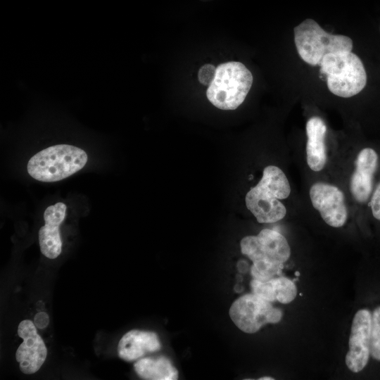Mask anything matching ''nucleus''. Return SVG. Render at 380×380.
<instances>
[{
  "instance_id": "1",
  "label": "nucleus",
  "mask_w": 380,
  "mask_h": 380,
  "mask_svg": "<svg viewBox=\"0 0 380 380\" xmlns=\"http://www.w3.org/2000/svg\"><path fill=\"white\" fill-rule=\"evenodd\" d=\"M241 251L252 262L253 279L267 281L279 274L291 255L286 238L279 232L264 229L257 236H247L240 243Z\"/></svg>"
},
{
  "instance_id": "2",
  "label": "nucleus",
  "mask_w": 380,
  "mask_h": 380,
  "mask_svg": "<svg viewBox=\"0 0 380 380\" xmlns=\"http://www.w3.org/2000/svg\"><path fill=\"white\" fill-rule=\"evenodd\" d=\"M87 160L84 150L72 145L58 144L33 156L27 163V170L38 181L53 182L78 172L84 167Z\"/></svg>"
},
{
  "instance_id": "3",
  "label": "nucleus",
  "mask_w": 380,
  "mask_h": 380,
  "mask_svg": "<svg viewBox=\"0 0 380 380\" xmlns=\"http://www.w3.org/2000/svg\"><path fill=\"white\" fill-rule=\"evenodd\" d=\"M321 73L327 75L329 91L349 98L360 93L367 84V73L361 59L351 51H339L324 56Z\"/></svg>"
},
{
  "instance_id": "4",
  "label": "nucleus",
  "mask_w": 380,
  "mask_h": 380,
  "mask_svg": "<svg viewBox=\"0 0 380 380\" xmlns=\"http://www.w3.org/2000/svg\"><path fill=\"white\" fill-rule=\"evenodd\" d=\"M253 84L251 71L241 63L229 61L216 68L213 81L206 96L210 102L221 110H234L245 100Z\"/></svg>"
},
{
  "instance_id": "5",
  "label": "nucleus",
  "mask_w": 380,
  "mask_h": 380,
  "mask_svg": "<svg viewBox=\"0 0 380 380\" xmlns=\"http://www.w3.org/2000/svg\"><path fill=\"white\" fill-rule=\"evenodd\" d=\"M293 32L299 56L311 65H319L328 53L351 51L353 49V41L349 37L329 34L310 18L296 26Z\"/></svg>"
},
{
  "instance_id": "6",
  "label": "nucleus",
  "mask_w": 380,
  "mask_h": 380,
  "mask_svg": "<svg viewBox=\"0 0 380 380\" xmlns=\"http://www.w3.org/2000/svg\"><path fill=\"white\" fill-rule=\"evenodd\" d=\"M282 311L274 308L271 302L254 293L246 294L236 299L229 309V316L242 331L253 334L263 325L278 323Z\"/></svg>"
},
{
  "instance_id": "7",
  "label": "nucleus",
  "mask_w": 380,
  "mask_h": 380,
  "mask_svg": "<svg viewBox=\"0 0 380 380\" xmlns=\"http://www.w3.org/2000/svg\"><path fill=\"white\" fill-rule=\"evenodd\" d=\"M309 194L312 206L326 224L336 228L344 225L348 209L344 194L339 188L325 182H316L311 186Z\"/></svg>"
},
{
  "instance_id": "8",
  "label": "nucleus",
  "mask_w": 380,
  "mask_h": 380,
  "mask_svg": "<svg viewBox=\"0 0 380 380\" xmlns=\"http://www.w3.org/2000/svg\"><path fill=\"white\" fill-rule=\"evenodd\" d=\"M372 313L369 310H359L354 315L348 341L346 364L353 372H361L370 356Z\"/></svg>"
},
{
  "instance_id": "9",
  "label": "nucleus",
  "mask_w": 380,
  "mask_h": 380,
  "mask_svg": "<svg viewBox=\"0 0 380 380\" xmlns=\"http://www.w3.org/2000/svg\"><path fill=\"white\" fill-rule=\"evenodd\" d=\"M18 336L23 339L15 353V358L24 374H31L37 372L44 362L47 349L36 326L29 319L22 321L18 328Z\"/></svg>"
},
{
  "instance_id": "10",
  "label": "nucleus",
  "mask_w": 380,
  "mask_h": 380,
  "mask_svg": "<svg viewBox=\"0 0 380 380\" xmlns=\"http://www.w3.org/2000/svg\"><path fill=\"white\" fill-rule=\"evenodd\" d=\"M245 201L259 223H274L282 220L286 214L285 205L276 194L258 184L247 192Z\"/></svg>"
},
{
  "instance_id": "11",
  "label": "nucleus",
  "mask_w": 380,
  "mask_h": 380,
  "mask_svg": "<svg viewBox=\"0 0 380 380\" xmlns=\"http://www.w3.org/2000/svg\"><path fill=\"white\" fill-rule=\"evenodd\" d=\"M377 165L378 155L374 149L365 148L357 154L350 181V190L357 202L364 203L369 199Z\"/></svg>"
},
{
  "instance_id": "12",
  "label": "nucleus",
  "mask_w": 380,
  "mask_h": 380,
  "mask_svg": "<svg viewBox=\"0 0 380 380\" xmlns=\"http://www.w3.org/2000/svg\"><path fill=\"white\" fill-rule=\"evenodd\" d=\"M66 205L61 202L49 205L44 213L45 224L39 231V242L42 253L48 258H57L62 250L59 226L66 214Z\"/></svg>"
},
{
  "instance_id": "13",
  "label": "nucleus",
  "mask_w": 380,
  "mask_h": 380,
  "mask_svg": "<svg viewBox=\"0 0 380 380\" xmlns=\"http://www.w3.org/2000/svg\"><path fill=\"white\" fill-rule=\"evenodd\" d=\"M327 126L317 116L310 118L306 123V160L314 172L321 171L327 163L325 136Z\"/></svg>"
},
{
  "instance_id": "14",
  "label": "nucleus",
  "mask_w": 380,
  "mask_h": 380,
  "mask_svg": "<svg viewBox=\"0 0 380 380\" xmlns=\"http://www.w3.org/2000/svg\"><path fill=\"white\" fill-rule=\"evenodd\" d=\"M160 347V342L156 333L132 330L127 332L120 340L118 353L120 358L132 361L147 353L158 351Z\"/></svg>"
},
{
  "instance_id": "15",
  "label": "nucleus",
  "mask_w": 380,
  "mask_h": 380,
  "mask_svg": "<svg viewBox=\"0 0 380 380\" xmlns=\"http://www.w3.org/2000/svg\"><path fill=\"white\" fill-rule=\"evenodd\" d=\"M253 293L270 302L275 300L283 304L292 302L297 289L293 280L284 277H274L267 281L253 279L251 281Z\"/></svg>"
},
{
  "instance_id": "16",
  "label": "nucleus",
  "mask_w": 380,
  "mask_h": 380,
  "mask_svg": "<svg viewBox=\"0 0 380 380\" xmlns=\"http://www.w3.org/2000/svg\"><path fill=\"white\" fill-rule=\"evenodd\" d=\"M137 374L148 380H175L178 372L170 360L164 356L145 357L137 361L134 365Z\"/></svg>"
},
{
  "instance_id": "17",
  "label": "nucleus",
  "mask_w": 380,
  "mask_h": 380,
  "mask_svg": "<svg viewBox=\"0 0 380 380\" xmlns=\"http://www.w3.org/2000/svg\"><path fill=\"white\" fill-rule=\"evenodd\" d=\"M258 184L273 191L279 200L288 198L291 194V186L286 175L274 165L265 167Z\"/></svg>"
},
{
  "instance_id": "18",
  "label": "nucleus",
  "mask_w": 380,
  "mask_h": 380,
  "mask_svg": "<svg viewBox=\"0 0 380 380\" xmlns=\"http://www.w3.org/2000/svg\"><path fill=\"white\" fill-rule=\"evenodd\" d=\"M370 355L380 362V305L372 313Z\"/></svg>"
},
{
  "instance_id": "19",
  "label": "nucleus",
  "mask_w": 380,
  "mask_h": 380,
  "mask_svg": "<svg viewBox=\"0 0 380 380\" xmlns=\"http://www.w3.org/2000/svg\"><path fill=\"white\" fill-rule=\"evenodd\" d=\"M216 73V68L212 64L203 65L198 71V78L200 83L209 86L213 81Z\"/></svg>"
},
{
  "instance_id": "20",
  "label": "nucleus",
  "mask_w": 380,
  "mask_h": 380,
  "mask_svg": "<svg viewBox=\"0 0 380 380\" xmlns=\"http://www.w3.org/2000/svg\"><path fill=\"white\" fill-rule=\"evenodd\" d=\"M369 205L374 217L380 221V182L372 194Z\"/></svg>"
},
{
  "instance_id": "21",
  "label": "nucleus",
  "mask_w": 380,
  "mask_h": 380,
  "mask_svg": "<svg viewBox=\"0 0 380 380\" xmlns=\"http://www.w3.org/2000/svg\"><path fill=\"white\" fill-rule=\"evenodd\" d=\"M49 315L44 312H39L36 314L34 318V323L39 329H44L49 324Z\"/></svg>"
},
{
  "instance_id": "22",
  "label": "nucleus",
  "mask_w": 380,
  "mask_h": 380,
  "mask_svg": "<svg viewBox=\"0 0 380 380\" xmlns=\"http://www.w3.org/2000/svg\"><path fill=\"white\" fill-rule=\"evenodd\" d=\"M260 380H273L274 378H272L270 376H263L259 379Z\"/></svg>"
},
{
  "instance_id": "23",
  "label": "nucleus",
  "mask_w": 380,
  "mask_h": 380,
  "mask_svg": "<svg viewBox=\"0 0 380 380\" xmlns=\"http://www.w3.org/2000/svg\"><path fill=\"white\" fill-rule=\"evenodd\" d=\"M295 274L296 275V277L299 276V272H296Z\"/></svg>"
},
{
  "instance_id": "24",
  "label": "nucleus",
  "mask_w": 380,
  "mask_h": 380,
  "mask_svg": "<svg viewBox=\"0 0 380 380\" xmlns=\"http://www.w3.org/2000/svg\"><path fill=\"white\" fill-rule=\"evenodd\" d=\"M201 1H212V0H200Z\"/></svg>"
}]
</instances>
